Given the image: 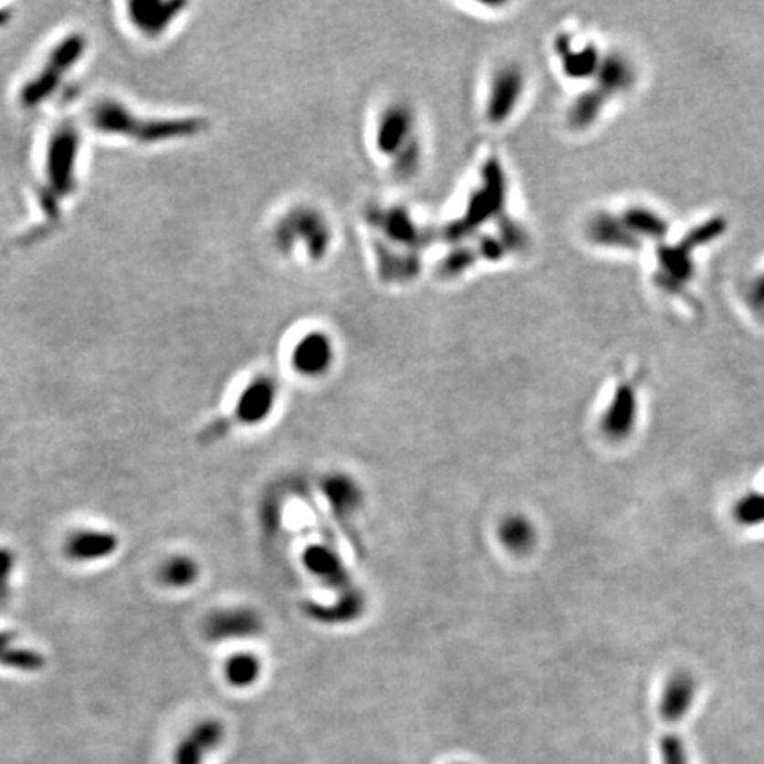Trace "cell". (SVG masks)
Returning a JSON list of instances; mask_svg holds the SVG:
<instances>
[{"label":"cell","mask_w":764,"mask_h":764,"mask_svg":"<svg viewBox=\"0 0 764 764\" xmlns=\"http://www.w3.org/2000/svg\"><path fill=\"white\" fill-rule=\"evenodd\" d=\"M733 518L739 526L754 528L764 524V494L748 492L739 497L733 507Z\"/></svg>","instance_id":"19"},{"label":"cell","mask_w":764,"mask_h":764,"mask_svg":"<svg viewBox=\"0 0 764 764\" xmlns=\"http://www.w3.org/2000/svg\"><path fill=\"white\" fill-rule=\"evenodd\" d=\"M80 135L71 124H60L50 135L41 169V207L58 215L60 204L73 195L78 183Z\"/></svg>","instance_id":"2"},{"label":"cell","mask_w":764,"mask_h":764,"mask_svg":"<svg viewBox=\"0 0 764 764\" xmlns=\"http://www.w3.org/2000/svg\"><path fill=\"white\" fill-rule=\"evenodd\" d=\"M224 738L225 727L220 720L207 718L200 722L177 745L173 763L204 764L205 758L222 745Z\"/></svg>","instance_id":"9"},{"label":"cell","mask_w":764,"mask_h":764,"mask_svg":"<svg viewBox=\"0 0 764 764\" xmlns=\"http://www.w3.org/2000/svg\"><path fill=\"white\" fill-rule=\"evenodd\" d=\"M92 128L110 137L141 143L183 139L200 131L197 119H151L141 117L117 99H99L89 112Z\"/></svg>","instance_id":"1"},{"label":"cell","mask_w":764,"mask_h":764,"mask_svg":"<svg viewBox=\"0 0 764 764\" xmlns=\"http://www.w3.org/2000/svg\"><path fill=\"white\" fill-rule=\"evenodd\" d=\"M16 568V556L13 550L0 547V607L9 600L11 577Z\"/></svg>","instance_id":"22"},{"label":"cell","mask_w":764,"mask_h":764,"mask_svg":"<svg viewBox=\"0 0 764 764\" xmlns=\"http://www.w3.org/2000/svg\"><path fill=\"white\" fill-rule=\"evenodd\" d=\"M407 133H411V115L400 109L386 112L384 119L379 124V133H377V145L381 152L392 154L395 149L398 151L405 143L403 141Z\"/></svg>","instance_id":"15"},{"label":"cell","mask_w":764,"mask_h":764,"mask_svg":"<svg viewBox=\"0 0 764 764\" xmlns=\"http://www.w3.org/2000/svg\"><path fill=\"white\" fill-rule=\"evenodd\" d=\"M697 696V683L686 671H676L671 675L658 699V713L664 722L678 724L694 706Z\"/></svg>","instance_id":"7"},{"label":"cell","mask_w":764,"mask_h":764,"mask_svg":"<svg viewBox=\"0 0 764 764\" xmlns=\"http://www.w3.org/2000/svg\"><path fill=\"white\" fill-rule=\"evenodd\" d=\"M456 764H464V763H456Z\"/></svg>","instance_id":"24"},{"label":"cell","mask_w":764,"mask_h":764,"mask_svg":"<svg viewBox=\"0 0 764 764\" xmlns=\"http://www.w3.org/2000/svg\"><path fill=\"white\" fill-rule=\"evenodd\" d=\"M278 390L273 379L258 377L252 381L235 402V418L239 424L256 426L264 424L277 403Z\"/></svg>","instance_id":"6"},{"label":"cell","mask_w":764,"mask_h":764,"mask_svg":"<svg viewBox=\"0 0 764 764\" xmlns=\"http://www.w3.org/2000/svg\"><path fill=\"white\" fill-rule=\"evenodd\" d=\"M303 560L311 575L324 584L331 588H343L347 584V570L335 550L324 545H311L305 550Z\"/></svg>","instance_id":"13"},{"label":"cell","mask_w":764,"mask_h":764,"mask_svg":"<svg viewBox=\"0 0 764 764\" xmlns=\"http://www.w3.org/2000/svg\"><path fill=\"white\" fill-rule=\"evenodd\" d=\"M119 537L103 529H78L64 541V554L75 563H96L113 556Z\"/></svg>","instance_id":"10"},{"label":"cell","mask_w":764,"mask_h":764,"mask_svg":"<svg viewBox=\"0 0 764 764\" xmlns=\"http://www.w3.org/2000/svg\"><path fill=\"white\" fill-rule=\"evenodd\" d=\"M0 665L15 669V671H22V673H36L43 669L45 656L36 650L11 646L0 658Z\"/></svg>","instance_id":"20"},{"label":"cell","mask_w":764,"mask_h":764,"mask_svg":"<svg viewBox=\"0 0 764 764\" xmlns=\"http://www.w3.org/2000/svg\"><path fill=\"white\" fill-rule=\"evenodd\" d=\"M363 611V598L356 591H349L340 596L339 602L326 605L322 609H313V616L320 622L345 623L356 620Z\"/></svg>","instance_id":"18"},{"label":"cell","mask_w":764,"mask_h":764,"mask_svg":"<svg viewBox=\"0 0 764 764\" xmlns=\"http://www.w3.org/2000/svg\"><path fill=\"white\" fill-rule=\"evenodd\" d=\"M85 52L87 39L82 34L73 32L60 37L45 56V60L20 87L18 103L26 110H34L50 101L71 71L80 64Z\"/></svg>","instance_id":"3"},{"label":"cell","mask_w":764,"mask_h":764,"mask_svg":"<svg viewBox=\"0 0 764 764\" xmlns=\"http://www.w3.org/2000/svg\"><path fill=\"white\" fill-rule=\"evenodd\" d=\"M637 422V395L632 384H622L611 405H607L600 428L603 435L612 443L626 441V437L633 432Z\"/></svg>","instance_id":"8"},{"label":"cell","mask_w":764,"mask_h":764,"mask_svg":"<svg viewBox=\"0 0 764 764\" xmlns=\"http://www.w3.org/2000/svg\"><path fill=\"white\" fill-rule=\"evenodd\" d=\"M183 7L181 2H130L126 5L131 27L143 37H158L167 32Z\"/></svg>","instance_id":"11"},{"label":"cell","mask_w":764,"mask_h":764,"mask_svg":"<svg viewBox=\"0 0 764 764\" xmlns=\"http://www.w3.org/2000/svg\"><path fill=\"white\" fill-rule=\"evenodd\" d=\"M15 643V635L11 632H0V658Z\"/></svg>","instance_id":"23"},{"label":"cell","mask_w":764,"mask_h":764,"mask_svg":"<svg viewBox=\"0 0 764 764\" xmlns=\"http://www.w3.org/2000/svg\"><path fill=\"white\" fill-rule=\"evenodd\" d=\"M322 494L340 520L352 518L363 503L360 483L345 473H333L322 480Z\"/></svg>","instance_id":"12"},{"label":"cell","mask_w":764,"mask_h":764,"mask_svg":"<svg viewBox=\"0 0 764 764\" xmlns=\"http://www.w3.org/2000/svg\"><path fill=\"white\" fill-rule=\"evenodd\" d=\"M658 754L660 764H690L686 745L683 738L675 733H667L660 738Z\"/></svg>","instance_id":"21"},{"label":"cell","mask_w":764,"mask_h":764,"mask_svg":"<svg viewBox=\"0 0 764 764\" xmlns=\"http://www.w3.org/2000/svg\"><path fill=\"white\" fill-rule=\"evenodd\" d=\"M333 360L335 351L331 340L319 331L303 335L296 341L290 354L292 368L305 377H320L328 373V370L333 365Z\"/></svg>","instance_id":"5"},{"label":"cell","mask_w":764,"mask_h":764,"mask_svg":"<svg viewBox=\"0 0 764 764\" xmlns=\"http://www.w3.org/2000/svg\"><path fill=\"white\" fill-rule=\"evenodd\" d=\"M501 545L511 554H526L537 545V528L524 515H508L497 528Z\"/></svg>","instance_id":"14"},{"label":"cell","mask_w":764,"mask_h":764,"mask_svg":"<svg viewBox=\"0 0 764 764\" xmlns=\"http://www.w3.org/2000/svg\"><path fill=\"white\" fill-rule=\"evenodd\" d=\"M262 618L250 607H230L216 611L205 623V633L213 641L252 639L262 632Z\"/></svg>","instance_id":"4"},{"label":"cell","mask_w":764,"mask_h":764,"mask_svg":"<svg viewBox=\"0 0 764 764\" xmlns=\"http://www.w3.org/2000/svg\"><path fill=\"white\" fill-rule=\"evenodd\" d=\"M200 577V565L190 556H173L160 568V581L172 590H188Z\"/></svg>","instance_id":"16"},{"label":"cell","mask_w":764,"mask_h":764,"mask_svg":"<svg viewBox=\"0 0 764 764\" xmlns=\"http://www.w3.org/2000/svg\"><path fill=\"white\" fill-rule=\"evenodd\" d=\"M262 673V662L254 653H237L224 665L225 681L235 688H248L255 685Z\"/></svg>","instance_id":"17"}]
</instances>
